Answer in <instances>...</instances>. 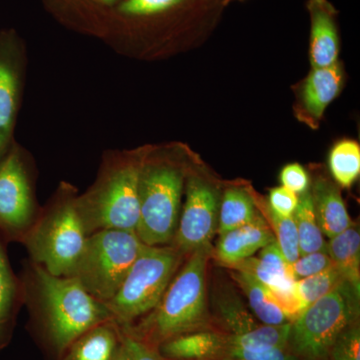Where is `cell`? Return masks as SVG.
<instances>
[{"mask_svg": "<svg viewBox=\"0 0 360 360\" xmlns=\"http://www.w3.org/2000/svg\"><path fill=\"white\" fill-rule=\"evenodd\" d=\"M186 257L172 245H144L120 290L105 303L116 323L131 326L155 309Z\"/></svg>", "mask_w": 360, "mask_h": 360, "instance_id": "cell-5", "label": "cell"}, {"mask_svg": "<svg viewBox=\"0 0 360 360\" xmlns=\"http://www.w3.org/2000/svg\"><path fill=\"white\" fill-rule=\"evenodd\" d=\"M186 186L184 168L168 161H141L139 174L141 215L136 234L143 245H172Z\"/></svg>", "mask_w": 360, "mask_h": 360, "instance_id": "cell-6", "label": "cell"}, {"mask_svg": "<svg viewBox=\"0 0 360 360\" xmlns=\"http://www.w3.org/2000/svg\"><path fill=\"white\" fill-rule=\"evenodd\" d=\"M212 245L194 250L179 269L155 309L129 326L127 335L158 348L175 336L193 331L217 329L208 303V265Z\"/></svg>", "mask_w": 360, "mask_h": 360, "instance_id": "cell-2", "label": "cell"}, {"mask_svg": "<svg viewBox=\"0 0 360 360\" xmlns=\"http://www.w3.org/2000/svg\"><path fill=\"white\" fill-rule=\"evenodd\" d=\"M20 281L33 328L56 356L89 328L115 321L105 303L92 297L75 277L53 276L27 259Z\"/></svg>", "mask_w": 360, "mask_h": 360, "instance_id": "cell-1", "label": "cell"}, {"mask_svg": "<svg viewBox=\"0 0 360 360\" xmlns=\"http://www.w3.org/2000/svg\"><path fill=\"white\" fill-rule=\"evenodd\" d=\"M226 335L217 329L193 331L170 338L158 347L167 360H224Z\"/></svg>", "mask_w": 360, "mask_h": 360, "instance_id": "cell-14", "label": "cell"}, {"mask_svg": "<svg viewBox=\"0 0 360 360\" xmlns=\"http://www.w3.org/2000/svg\"><path fill=\"white\" fill-rule=\"evenodd\" d=\"M120 330H122V345L127 348L132 360H167L160 354L158 348L127 335L122 328Z\"/></svg>", "mask_w": 360, "mask_h": 360, "instance_id": "cell-34", "label": "cell"}, {"mask_svg": "<svg viewBox=\"0 0 360 360\" xmlns=\"http://www.w3.org/2000/svg\"><path fill=\"white\" fill-rule=\"evenodd\" d=\"M360 288L343 281L290 323L288 347L302 360H328L338 335L359 321Z\"/></svg>", "mask_w": 360, "mask_h": 360, "instance_id": "cell-7", "label": "cell"}, {"mask_svg": "<svg viewBox=\"0 0 360 360\" xmlns=\"http://www.w3.org/2000/svg\"><path fill=\"white\" fill-rule=\"evenodd\" d=\"M213 321L227 335H240L260 326L229 284H219L212 295Z\"/></svg>", "mask_w": 360, "mask_h": 360, "instance_id": "cell-16", "label": "cell"}, {"mask_svg": "<svg viewBox=\"0 0 360 360\" xmlns=\"http://www.w3.org/2000/svg\"><path fill=\"white\" fill-rule=\"evenodd\" d=\"M141 161L137 158L112 161L91 191L77 198L78 215L87 236L108 229L136 232L141 215Z\"/></svg>", "mask_w": 360, "mask_h": 360, "instance_id": "cell-4", "label": "cell"}, {"mask_svg": "<svg viewBox=\"0 0 360 360\" xmlns=\"http://www.w3.org/2000/svg\"><path fill=\"white\" fill-rule=\"evenodd\" d=\"M281 182L283 187L297 195L309 191V176L304 168L298 163H291L283 168Z\"/></svg>", "mask_w": 360, "mask_h": 360, "instance_id": "cell-32", "label": "cell"}, {"mask_svg": "<svg viewBox=\"0 0 360 360\" xmlns=\"http://www.w3.org/2000/svg\"><path fill=\"white\" fill-rule=\"evenodd\" d=\"M122 342L115 321L103 322L71 341L56 360H111Z\"/></svg>", "mask_w": 360, "mask_h": 360, "instance_id": "cell-15", "label": "cell"}, {"mask_svg": "<svg viewBox=\"0 0 360 360\" xmlns=\"http://www.w3.org/2000/svg\"><path fill=\"white\" fill-rule=\"evenodd\" d=\"M343 281L345 278L340 272L335 265H333L319 274L295 281V292L302 302L303 309H305L312 303L331 292Z\"/></svg>", "mask_w": 360, "mask_h": 360, "instance_id": "cell-27", "label": "cell"}, {"mask_svg": "<svg viewBox=\"0 0 360 360\" xmlns=\"http://www.w3.org/2000/svg\"><path fill=\"white\" fill-rule=\"evenodd\" d=\"M111 360H132V359L127 352V348L124 347L122 342H120V347L116 349L115 354Z\"/></svg>", "mask_w": 360, "mask_h": 360, "instance_id": "cell-35", "label": "cell"}, {"mask_svg": "<svg viewBox=\"0 0 360 360\" xmlns=\"http://www.w3.org/2000/svg\"><path fill=\"white\" fill-rule=\"evenodd\" d=\"M310 16V61L314 68L338 63L340 37L336 25L338 11L328 0H309Z\"/></svg>", "mask_w": 360, "mask_h": 360, "instance_id": "cell-13", "label": "cell"}, {"mask_svg": "<svg viewBox=\"0 0 360 360\" xmlns=\"http://www.w3.org/2000/svg\"><path fill=\"white\" fill-rule=\"evenodd\" d=\"M143 243L136 232L108 229L87 236L72 276L87 293L106 303L120 290Z\"/></svg>", "mask_w": 360, "mask_h": 360, "instance_id": "cell-8", "label": "cell"}, {"mask_svg": "<svg viewBox=\"0 0 360 360\" xmlns=\"http://www.w3.org/2000/svg\"><path fill=\"white\" fill-rule=\"evenodd\" d=\"M264 219L271 229L284 258L288 264H293L300 257L297 229L293 217H281L272 212L269 205L264 206Z\"/></svg>", "mask_w": 360, "mask_h": 360, "instance_id": "cell-28", "label": "cell"}, {"mask_svg": "<svg viewBox=\"0 0 360 360\" xmlns=\"http://www.w3.org/2000/svg\"><path fill=\"white\" fill-rule=\"evenodd\" d=\"M6 246V241L0 236V349L11 340L23 305L22 284L11 267Z\"/></svg>", "mask_w": 360, "mask_h": 360, "instance_id": "cell-18", "label": "cell"}, {"mask_svg": "<svg viewBox=\"0 0 360 360\" xmlns=\"http://www.w3.org/2000/svg\"><path fill=\"white\" fill-rule=\"evenodd\" d=\"M328 253L345 281L360 288V234L354 224L329 238Z\"/></svg>", "mask_w": 360, "mask_h": 360, "instance_id": "cell-22", "label": "cell"}, {"mask_svg": "<svg viewBox=\"0 0 360 360\" xmlns=\"http://www.w3.org/2000/svg\"><path fill=\"white\" fill-rule=\"evenodd\" d=\"M329 169L340 186L348 188L356 181L360 174V148L352 141L336 143L331 149Z\"/></svg>", "mask_w": 360, "mask_h": 360, "instance_id": "cell-26", "label": "cell"}, {"mask_svg": "<svg viewBox=\"0 0 360 360\" xmlns=\"http://www.w3.org/2000/svg\"><path fill=\"white\" fill-rule=\"evenodd\" d=\"M92 1L96 2V4H99V6L106 7L110 6L111 8H112L113 11V8H115V7H113V4H116V2L120 4L122 0H92Z\"/></svg>", "mask_w": 360, "mask_h": 360, "instance_id": "cell-36", "label": "cell"}, {"mask_svg": "<svg viewBox=\"0 0 360 360\" xmlns=\"http://www.w3.org/2000/svg\"><path fill=\"white\" fill-rule=\"evenodd\" d=\"M73 188L63 186L42 208L39 219L21 245L30 258L56 276H72L87 236L78 215Z\"/></svg>", "mask_w": 360, "mask_h": 360, "instance_id": "cell-3", "label": "cell"}, {"mask_svg": "<svg viewBox=\"0 0 360 360\" xmlns=\"http://www.w3.org/2000/svg\"><path fill=\"white\" fill-rule=\"evenodd\" d=\"M258 214L257 203L248 191L236 187L226 189L220 198L217 233L250 224Z\"/></svg>", "mask_w": 360, "mask_h": 360, "instance_id": "cell-23", "label": "cell"}, {"mask_svg": "<svg viewBox=\"0 0 360 360\" xmlns=\"http://www.w3.org/2000/svg\"><path fill=\"white\" fill-rule=\"evenodd\" d=\"M310 193L315 217L324 236L333 238L354 224L335 184L326 179H319L315 181Z\"/></svg>", "mask_w": 360, "mask_h": 360, "instance_id": "cell-19", "label": "cell"}, {"mask_svg": "<svg viewBox=\"0 0 360 360\" xmlns=\"http://www.w3.org/2000/svg\"><path fill=\"white\" fill-rule=\"evenodd\" d=\"M231 276L245 293L251 314L255 315L260 323L267 326L290 323L283 310L277 305L269 288L245 272L231 269Z\"/></svg>", "mask_w": 360, "mask_h": 360, "instance_id": "cell-21", "label": "cell"}, {"mask_svg": "<svg viewBox=\"0 0 360 360\" xmlns=\"http://www.w3.org/2000/svg\"><path fill=\"white\" fill-rule=\"evenodd\" d=\"M290 323L281 326H267L262 323L258 328L243 335H226L227 347L250 352L288 347Z\"/></svg>", "mask_w": 360, "mask_h": 360, "instance_id": "cell-25", "label": "cell"}, {"mask_svg": "<svg viewBox=\"0 0 360 360\" xmlns=\"http://www.w3.org/2000/svg\"><path fill=\"white\" fill-rule=\"evenodd\" d=\"M276 240L264 217L258 214L250 224L219 234L212 257L224 267L231 266L253 257Z\"/></svg>", "mask_w": 360, "mask_h": 360, "instance_id": "cell-12", "label": "cell"}, {"mask_svg": "<svg viewBox=\"0 0 360 360\" xmlns=\"http://www.w3.org/2000/svg\"><path fill=\"white\" fill-rule=\"evenodd\" d=\"M224 360H302L291 352L290 347L269 348L264 350H243L226 348Z\"/></svg>", "mask_w": 360, "mask_h": 360, "instance_id": "cell-31", "label": "cell"}, {"mask_svg": "<svg viewBox=\"0 0 360 360\" xmlns=\"http://www.w3.org/2000/svg\"><path fill=\"white\" fill-rule=\"evenodd\" d=\"M333 260L326 251L309 253L300 255L293 264H290L291 272L295 281L319 274L333 266Z\"/></svg>", "mask_w": 360, "mask_h": 360, "instance_id": "cell-30", "label": "cell"}, {"mask_svg": "<svg viewBox=\"0 0 360 360\" xmlns=\"http://www.w3.org/2000/svg\"><path fill=\"white\" fill-rule=\"evenodd\" d=\"M40 212L27 163L13 146L0 162V236L7 243H22Z\"/></svg>", "mask_w": 360, "mask_h": 360, "instance_id": "cell-9", "label": "cell"}, {"mask_svg": "<svg viewBox=\"0 0 360 360\" xmlns=\"http://www.w3.org/2000/svg\"><path fill=\"white\" fill-rule=\"evenodd\" d=\"M226 269L245 272L270 290L290 288L295 283L290 264L286 262L276 240L262 248L259 257L246 258Z\"/></svg>", "mask_w": 360, "mask_h": 360, "instance_id": "cell-17", "label": "cell"}, {"mask_svg": "<svg viewBox=\"0 0 360 360\" xmlns=\"http://www.w3.org/2000/svg\"><path fill=\"white\" fill-rule=\"evenodd\" d=\"M20 46L15 33H0V162L13 144L20 101Z\"/></svg>", "mask_w": 360, "mask_h": 360, "instance_id": "cell-11", "label": "cell"}, {"mask_svg": "<svg viewBox=\"0 0 360 360\" xmlns=\"http://www.w3.org/2000/svg\"><path fill=\"white\" fill-rule=\"evenodd\" d=\"M292 217L297 229L300 255L317 251L328 252V243L315 217L310 191L298 195L297 206Z\"/></svg>", "mask_w": 360, "mask_h": 360, "instance_id": "cell-24", "label": "cell"}, {"mask_svg": "<svg viewBox=\"0 0 360 360\" xmlns=\"http://www.w3.org/2000/svg\"><path fill=\"white\" fill-rule=\"evenodd\" d=\"M186 201L172 245L184 257L212 245L217 233L220 195L212 182L198 174L186 179Z\"/></svg>", "mask_w": 360, "mask_h": 360, "instance_id": "cell-10", "label": "cell"}, {"mask_svg": "<svg viewBox=\"0 0 360 360\" xmlns=\"http://www.w3.org/2000/svg\"><path fill=\"white\" fill-rule=\"evenodd\" d=\"M328 360H360V323L354 322L336 338Z\"/></svg>", "mask_w": 360, "mask_h": 360, "instance_id": "cell-29", "label": "cell"}, {"mask_svg": "<svg viewBox=\"0 0 360 360\" xmlns=\"http://www.w3.org/2000/svg\"><path fill=\"white\" fill-rule=\"evenodd\" d=\"M298 203V195L283 186L276 187L269 193V206L281 217H292Z\"/></svg>", "mask_w": 360, "mask_h": 360, "instance_id": "cell-33", "label": "cell"}, {"mask_svg": "<svg viewBox=\"0 0 360 360\" xmlns=\"http://www.w3.org/2000/svg\"><path fill=\"white\" fill-rule=\"evenodd\" d=\"M342 84V71L338 63L326 68H314L304 89L303 104L310 115L321 118L329 104L340 94Z\"/></svg>", "mask_w": 360, "mask_h": 360, "instance_id": "cell-20", "label": "cell"}]
</instances>
